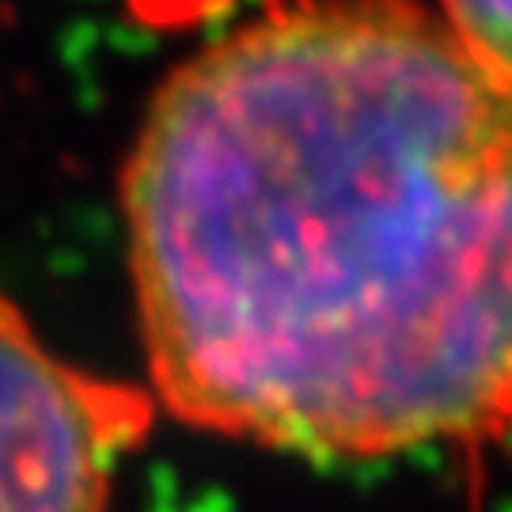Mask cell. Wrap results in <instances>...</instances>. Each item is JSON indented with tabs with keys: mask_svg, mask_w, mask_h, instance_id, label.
Here are the masks:
<instances>
[{
	"mask_svg": "<svg viewBox=\"0 0 512 512\" xmlns=\"http://www.w3.org/2000/svg\"><path fill=\"white\" fill-rule=\"evenodd\" d=\"M156 406L304 459L512 433V88L421 0H266L122 171Z\"/></svg>",
	"mask_w": 512,
	"mask_h": 512,
	"instance_id": "obj_1",
	"label": "cell"
},
{
	"mask_svg": "<svg viewBox=\"0 0 512 512\" xmlns=\"http://www.w3.org/2000/svg\"><path fill=\"white\" fill-rule=\"evenodd\" d=\"M152 418V391L57 357L0 293V512H110Z\"/></svg>",
	"mask_w": 512,
	"mask_h": 512,
	"instance_id": "obj_2",
	"label": "cell"
},
{
	"mask_svg": "<svg viewBox=\"0 0 512 512\" xmlns=\"http://www.w3.org/2000/svg\"><path fill=\"white\" fill-rule=\"evenodd\" d=\"M437 12L512 88V0H440Z\"/></svg>",
	"mask_w": 512,
	"mask_h": 512,
	"instance_id": "obj_3",
	"label": "cell"
}]
</instances>
